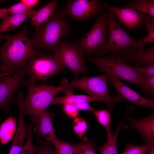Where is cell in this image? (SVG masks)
I'll return each mask as SVG.
<instances>
[{"label":"cell","mask_w":154,"mask_h":154,"mask_svg":"<svg viewBox=\"0 0 154 154\" xmlns=\"http://www.w3.org/2000/svg\"><path fill=\"white\" fill-rule=\"evenodd\" d=\"M109 5L98 0H70L64 9L70 18L82 20L103 13Z\"/></svg>","instance_id":"cell-10"},{"label":"cell","mask_w":154,"mask_h":154,"mask_svg":"<svg viewBox=\"0 0 154 154\" xmlns=\"http://www.w3.org/2000/svg\"><path fill=\"white\" fill-rule=\"evenodd\" d=\"M0 70L8 72L10 73L11 74L10 71L7 68L3 66L2 65H0Z\"/></svg>","instance_id":"cell-39"},{"label":"cell","mask_w":154,"mask_h":154,"mask_svg":"<svg viewBox=\"0 0 154 154\" xmlns=\"http://www.w3.org/2000/svg\"><path fill=\"white\" fill-rule=\"evenodd\" d=\"M127 117L130 124L123 125V129H135L140 133L146 144H154V112L148 117L141 119H134L129 116Z\"/></svg>","instance_id":"cell-14"},{"label":"cell","mask_w":154,"mask_h":154,"mask_svg":"<svg viewBox=\"0 0 154 154\" xmlns=\"http://www.w3.org/2000/svg\"><path fill=\"white\" fill-rule=\"evenodd\" d=\"M29 10H30L20 1L12 5L7 9L8 14L11 15L23 13Z\"/></svg>","instance_id":"cell-30"},{"label":"cell","mask_w":154,"mask_h":154,"mask_svg":"<svg viewBox=\"0 0 154 154\" xmlns=\"http://www.w3.org/2000/svg\"><path fill=\"white\" fill-rule=\"evenodd\" d=\"M77 144L79 154H96L94 150L95 142L86 136L84 137L82 141Z\"/></svg>","instance_id":"cell-27"},{"label":"cell","mask_w":154,"mask_h":154,"mask_svg":"<svg viewBox=\"0 0 154 154\" xmlns=\"http://www.w3.org/2000/svg\"><path fill=\"white\" fill-rule=\"evenodd\" d=\"M65 68L53 54L46 55L44 53L34 57L29 60L26 67V74L29 78L25 80L24 86L35 85L38 81L45 82Z\"/></svg>","instance_id":"cell-5"},{"label":"cell","mask_w":154,"mask_h":154,"mask_svg":"<svg viewBox=\"0 0 154 154\" xmlns=\"http://www.w3.org/2000/svg\"><path fill=\"white\" fill-rule=\"evenodd\" d=\"M108 82L114 87L119 95L122 98L143 107L154 108L153 100H149L138 94L125 84L118 77L108 74Z\"/></svg>","instance_id":"cell-13"},{"label":"cell","mask_w":154,"mask_h":154,"mask_svg":"<svg viewBox=\"0 0 154 154\" xmlns=\"http://www.w3.org/2000/svg\"><path fill=\"white\" fill-rule=\"evenodd\" d=\"M138 73L141 76L154 75V64L146 65L144 67L133 66Z\"/></svg>","instance_id":"cell-32"},{"label":"cell","mask_w":154,"mask_h":154,"mask_svg":"<svg viewBox=\"0 0 154 154\" xmlns=\"http://www.w3.org/2000/svg\"><path fill=\"white\" fill-rule=\"evenodd\" d=\"M61 82L65 88H74L80 89L89 96L100 99L108 103L120 102L122 98L119 95L110 96L108 87V74H104L93 77H83L70 82L63 79Z\"/></svg>","instance_id":"cell-6"},{"label":"cell","mask_w":154,"mask_h":154,"mask_svg":"<svg viewBox=\"0 0 154 154\" xmlns=\"http://www.w3.org/2000/svg\"><path fill=\"white\" fill-rule=\"evenodd\" d=\"M145 24L147 26L146 30L148 32L145 37L138 40L140 48L143 50L144 44L147 42H154V17L147 15L145 18Z\"/></svg>","instance_id":"cell-25"},{"label":"cell","mask_w":154,"mask_h":154,"mask_svg":"<svg viewBox=\"0 0 154 154\" xmlns=\"http://www.w3.org/2000/svg\"><path fill=\"white\" fill-rule=\"evenodd\" d=\"M7 9L6 8L0 9V19L8 15Z\"/></svg>","instance_id":"cell-38"},{"label":"cell","mask_w":154,"mask_h":154,"mask_svg":"<svg viewBox=\"0 0 154 154\" xmlns=\"http://www.w3.org/2000/svg\"><path fill=\"white\" fill-rule=\"evenodd\" d=\"M58 4L53 0L37 10H34L29 15L33 26L38 27L47 20L53 14Z\"/></svg>","instance_id":"cell-17"},{"label":"cell","mask_w":154,"mask_h":154,"mask_svg":"<svg viewBox=\"0 0 154 154\" xmlns=\"http://www.w3.org/2000/svg\"><path fill=\"white\" fill-rule=\"evenodd\" d=\"M88 58L101 71L121 78L148 93L143 76L138 73L133 66L129 64L119 53L113 54L105 57L92 56Z\"/></svg>","instance_id":"cell-4"},{"label":"cell","mask_w":154,"mask_h":154,"mask_svg":"<svg viewBox=\"0 0 154 154\" xmlns=\"http://www.w3.org/2000/svg\"><path fill=\"white\" fill-rule=\"evenodd\" d=\"M28 87L27 94L22 101V107L24 115H29L31 122L35 125L40 113L50 106L56 94L66 88L61 82L58 86L44 84Z\"/></svg>","instance_id":"cell-3"},{"label":"cell","mask_w":154,"mask_h":154,"mask_svg":"<svg viewBox=\"0 0 154 154\" xmlns=\"http://www.w3.org/2000/svg\"><path fill=\"white\" fill-rule=\"evenodd\" d=\"M108 25L104 13L98 15L97 21L90 30L81 39L74 41L90 55L96 52L98 55L107 44Z\"/></svg>","instance_id":"cell-8"},{"label":"cell","mask_w":154,"mask_h":154,"mask_svg":"<svg viewBox=\"0 0 154 154\" xmlns=\"http://www.w3.org/2000/svg\"><path fill=\"white\" fill-rule=\"evenodd\" d=\"M27 33L26 29L24 28L16 35H5L6 42L0 48V61L13 75L25 68L32 58L44 54L35 49Z\"/></svg>","instance_id":"cell-2"},{"label":"cell","mask_w":154,"mask_h":154,"mask_svg":"<svg viewBox=\"0 0 154 154\" xmlns=\"http://www.w3.org/2000/svg\"><path fill=\"white\" fill-rule=\"evenodd\" d=\"M147 154H154V144L152 145Z\"/></svg>","instance_id":"cell-40"},{"label":"cell","mask_w":154,"mask_h":154,"mask_svg":"<svg viewBox=\"0 0 154 154\" xmlns=\"http://www.w3.org/2000/svg\"><path fill=\"white\" fill-rule=\"evenodd\" d=\"M73 129L74 132L82 139L87 131L88 125L83 118L77 117L74 118L72 122Z\"/></svg>","instance_id":"cell-28"},{"label":"cell","mask_w":154,"mask_h":154,"mask_svg":"<svg viewBox=\"0 0 154 154\" xmlns=\"http://www.w3.org/2000/svg\"><path fill=\"white\" fill-rule=\"evenodd\" d=\"M22 2L30 10L34 7L40 2L38 0H21Z\"/></svg>","instance_id":"cell-36"},{"label":"cell","mask_w":154,"mask_h":154,"mask_svg":"<svg viewBox=\"0 0 154 154\" xmlns=\"http://www.w3.org/2000/svg\"><path fill=\"white\" fill-rule=\"evenodd\" d=\"M34 10H31L21 14L5 16L0 25V34L13 30L25 22Z\"/></svg>","instance_id":"cell-18"},{"label":"cell","mask_w":154,"mask_h":154,"mask_svg":"<svg viewBox=\"0 0 154 154\" xmlns=\"http://www.w3.org/2000/svg\"><path fill=\"white\" fill-rule=\"evenodd\" d=\"M3 39H5V35H3L0 34V41Z\"/></svg>","instance_id":"cell-41"},{"label":"cell","mask_w":154,"mask_h":154,"mask_svg":"<svg viewBox=\"0 0 154 154\" xmlns=\"http://www.w3.org/2000/svg\"><path fill=\"white\" fill-rule=\"evenodd\" d=\"M127 7L135 11H139L154 17L153 0H131L129 3Z\"/></svg>","instance_id":"cell-22"},{"label":"cell","mask_w":154,"mask_h":154,"mask_svg":"<svg viewBox=\"0 0 154 154\" xmlns=\"http://www.w3.org/2000/svg\"><path fill=\"white\" fill-rule=\"evenodd\" d=\"M35 154H56L51 147L50 143L45 141L39 144Z\"/></svg>","instance_id":"cell-31"},{"label":"cell","mask_w":154,"mask_h":154,"mask_svg":"<svg viewBox=\"0 0 154 154\" xmlns=\"http://www.w3.org/2000/svg\"><path fill=\"white\" fill-rule=\"evenodd\" d=\"M99 123L105 129L108 137V139L112 137V133L110 129L111 115L108 110H94L93 113Z\"/></svg>","instance_id":"cell-23"},{"label":"cell","mask_w":154,"mask_h":154,"mask_svg":"<svg viewBox=\"0 0 154 154\" xmlns=\"http://www.w3.org/2000/svg\"><path fill=\"white\" fill-rule=\"evenodd\" d=\"M66 16L64 8H58L47 20L36 27L30 40L33 48L53 52L56 50L71 30Z\"/></svg>","instance_id":"cell-1"},{"label":"cell","mask_w":154,"mask_h":154,"mask_svg":"<svg viewBox=\"0 0 154 154\" xmlns=\"http://www.w3.org/2000/svg\"><path fill=\"white\" fill-rule=\"evenodd\" d=\"M53 54L72 71L75 77L87 72L84 60L83 50L74 41L62 40Z\"/></svg>","instance_id":"cell-9"},{"label":"cell","mask_w":154,"mask_h":154,"mask_svg":"<svg viewBox=\"0 0 154 154\" xmlns=\"http://www.w3.org/2000/svg\"><path fill=\"white\" fill-rule=\"evenodd\" d=\"M108 9L117 17L121 23L129 29L139 28L145 24L147 15L145 13L128 7L117 8L110 5Z\"/></svg>","instance_id":"cell-12"},{"label":"cell","mask_w":154,"mask_h":154,"mask_svg":"<svg viewBox=\"0 0 154 154\" xmlns=\"http://www.w3.org/2000/svg\"><path fill=\"white\" fill-rule=\"evenodd\" d=\"M144 82L148 91L153 96L154 92V76H143Z\"/></svg>","instance_id":"cell-34"},{"label":"cell","mask_w":154,"mask_h":154,"mask_svg":"<svg viewBox=\"0 0 154 154\" xmlns=\"http://www.w3.org/2000/svg\"><path fill=\"white\" fill-rule=\"evenodd\" d=\"M128 62L140 66L154 64V47L145 50H136L123 51L118 53Z\"/></svg>","instance_id":"cell-16"},{"label":"cell","mask_w":154,"mask_h":154,"mask_svg":"<svg viewBox=\"0 0 154 154\" xmlns=\"http://www.w3.org/2000/svg\"><path fill=\"white\" fill-rule=\"evenodd\" d=\"M17 120L11 115L0 124V142L4 145L11 141L15 134Z\"/></svg>","instance_id":"cell-19"},{"label":"cell","mask_w":154,"mask_h":154,"mask_svg":"<svg viewBox=\"0 0 154 154\" xmlns=\"http://www.w3.org/2000/svg\"><path fill=\"white\" fill-rule=\"evenodd\" d=\"M153 144L139 146L128 143L121 154H147Z\"/></svg>","instance_id":"cell-29"},{"label":"cell","mask_w":154,"mask_h":154,"mask_svg":"<svg viewBox=\"0 0 154 154\" xmlns=\"http://www.w3.org/2000/svg\"><path fill=\"white\" fill-rule=\"evenodd\" d=\"M100 101L98 98L89 95H74V94L69 96L55 97L52 101L50 106L54 105L68 104H74L83 102Z\"/></svg>","instance_id":"cell-20"},{"label":"cell","mask_w":154,"mask_h":154,"mask_svg":"<svg viewBox=\"0 0 154 154\" xmlns=\"http://www.w3.org/2000/svg\"><path fill=\"white\" fill-rule=\"evenodd\" d=\"M56 154H79L77 144H72L57 139L53 143Z\"/></svg>","instance_id":"cell-24"},{"label":"cell","mask_w":154,"mask_h":154,"mask_svg":"<svg viewBox=\"0 0 154 154\" xmlns=\"http://www.w3.org/2000/svg\"><path fill=\"white\" fill-rule=\"evenodd\" d=\"M129 113L127 112L121 121L117 126L115 131L112 133V137L98 149L100 154H119L117 152V142L118 134L124 119L129 116Z\"/></svg>","instance_id":"cell-21"},{"label":"cell","mask_w":154,"mask_h":154,"mask_svg":"<svg viewBox=\"0 0 154 154\" xmlns=\"http://www.w3.org/2000/svg\"><path fill=\"white\" fill-rule=\"evenodd\" d=\"M26 74L25 68L0 81V109L9 110L17 91L21 86H24Z\"/></svg>","instance_id":"cell-11"},{"label":"cell","mask_w":154,"mask_h":154,"mask_svg":"<svg viewBox=\"0 0 154 154\" xmlns=\"http://www.w3.org/2000/svg\"><path fill=\"white\" fill-rule=\"evenodd\" d=\"M33 127L32 123L27 126L28 133L27 141L20 154H35L37 151L38 147L34 145L32 142Z\"/></svg>","instance_id":"cell-26"},{"label":"cell","mask_w":154,"mask_h":154,"mask_svg":"<svg viewBox=\"0 0 154 154\" xmlns=\"http://www.w3.org/2000/svg\"><path fill=\"white\" fill-rule=\"evenodd\" d=\"M104 14L107 19L109 37L106 46L98 55H102L108 52L115 53L123 51L142 50L139 47L138 40L133 39L122 29L111 11Z\"/></svg>","instance_id":"cell-7"},{"label":"cell","mask_w":154,"mask_h":154,"mask_svg":"<svg viewBox=\"0 0 154 154\" xmlns=\"http://www.w3.org/2000/svg\"><path fill=\"white\" fill-rule=\"evenodd\" d=\"M3 1H2V0H0V3H1L2 2H3Z\"/></svg>","instance_id":"cell-42"},{"label":"cell","mask_w":154,"mask_h":154,"mask_svg":"<svg viewBox=\"0 0 154 154\" xmlns=\"http://www.w3.org/2000/svg\"><path fill=\"white\" fill-rule=\"evenodd\" d=\"M63 111L67 116L72 118H74L78 114V110L74 105L68 104L63 105Z\"/></svg>","instance_id":"cell-33"},{"label":"cell","mask_w":154,"mask_h":154,"mask_svg":"<svg viewBox=\"0 0 154 154\" xmlns=\"http://www.w3.org/2000/svg\"><path fill=\"white\" fill-rule=\"evenodd\" d=\"M10 73L6 71H1L0 72V81L4 80L7 78L8 76L10 75Z\"/></svg>","instance_id":"cell-37"},{"label":"cell","mask_w":154,"mask_h":154,"mask_svg":"<svg viewBox=\"0 0 154 154\" xmlns=\"http://www.w3.org/2000/svg\"><path fill=\"white\" fill-rule=\"evenodd\" d=\"M72 105L76 106L78 110H88L91 113H93L94 110L90 107L89 102H83Z\"/></svg>","instance_id":"cell-35"},{"label":"cell","mask_w":154,"mask_h":154,"mask_svg":"<svg viewBox=\"0 0 154 154\" xmlns=\"http://www.w3.org/2000/svg\"><path fill=\"white\" fill-rule=\"evenodd\" d=\"M54 114L46 109L39 114L33 129L38 137H43L45 141L53 143L57 139L52 123Z\"/></svg>","instance_id":"cell-15"}]
</instances>
